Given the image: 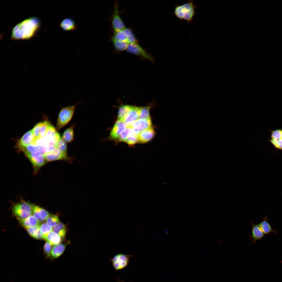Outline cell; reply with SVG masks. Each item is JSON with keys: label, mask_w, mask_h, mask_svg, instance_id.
<instances>
[{"label": "cell", "mask_w": 282, "mask_h": 282, "mask_svg": "<svg viewBox=\"0 0 282 282\" xmlns=\"http://www.w3.org/2000/svg\"><path fill=\"white\" fill-rule=\"evenodd\" d=\"M133 106L122 104L119 107L117 116V120H122L126 115L129 112Z\"/></svg>", "instance_id": "21"}, {"label": "cell", "mask_w": 282, "mask_h": 282, "mask_svg": "<svg viewBox=\"0 0 282 282\" xmlns=\"http://www.w3.org/2000/svg\"><path fill=\"white\" fill-rule=\"evenodd\" d=\"M151 107V105L139 107L138 119H146L150 118L149 112Z\"/></svg>", "instance_id": "27"}, {"label": "cell", "mask_w": 282, "mask_h": 282, "mask_svg": "<svg viewBox=\"0 0 282 282\" xmlns=\"http://www.w3.org/2000/svg\"><path fill=\"white\" fill-rule=\"evenodd\" d=\"M41 122L37 124L32 129L33 134L34 136L35 141L40 137V127Z\"/></svg>", "instance_id": "37"}, {"label": "cell", "mask_w": 282, "mask_h": 282, "mask_svg": "<svg viewBox=\"0 0 282 282\" xmlns=\"http://www.w3.org/2000/svg\"><path fill=\"white\" fill-rule=\"evenodd\" d=\"M155 132L152 127L141 132L138 135V142L144 143L151 140L154 137Z\"/></svg>", "instance_id": "15"}, {"label": "cell", "mask_w": 282, "mask_h": 282, "mask_svg": "<svg viewBox=\"0 0 282 282\" xmlns=\"http://www.w3.org/2000/svg\"><path fill=\"white\" fill-rule=\"evenodd\" d=\"M62 239L58 235L53 232H51L48 235L45 240L51 245H55L60 243Z\"/></svg>", "instance_id": "23"}, {"label": "cell", "mask_w": 282, "mask_h": 282, "mask_svg": "<svg viewBox=\"0 0 282 282\" xmlns=\"http://www.w3.org/2000/svg\"><path fill=\"white\" fill-rule=\"evenodd\" d=\"M138 135L132 134L128 137L124 141L129 146L133 145L137 143L138 142Z\"/></svg>", "instance_id": "36"}, {"label": "cell", "mask_w": 282, "mask_h": 282, "mask_svg": "<svg viewBox=\"0 0 282 282\" xmlns=\"http://www.w3.org/2000/svg\"><path fill=\"white\" fill-rule=\"evenodd\" d=\"M33 204L22 201L13 205V214L19 220L26 219L32 215Z\"/></svg>", "instance_id": "3"}, {"label": "cell", "mask_w": 282, "mask_h": 282, "mask_svg": "<svg viewBox=\"0 0 282 282\" xmlns=\"http://www.w3.org/2000/svg\"><path fill=\"white\" fill-rule=\"evenodd\" d=\"M39 228L40 232L43 236V239L44 240H45L48 235L52 232V229L51 227L45 222L40 225Z\"/></svg>", "instance_id": "31"}, {"label": "cell", "mask_w": 282, "mask_h": 282, "mask_svg": "<svg viewBox=\"0 0 282 282\" xmlns=\"http://www.w3.org/2000/svg\"><path fill=\"white\" fill-rule=\"evenodd\" d=\"M52 245L49 242H46L44 244V250L45 254L48 256L51 252L52 249Z\"/></svg>", "instance_id": "38"}, {"label": "cell", "mask_w": 282, "mask_h": 282, "mask_svg": "<svg viewBox=\"0 0 282 282\" xmlns=\"http://www.w3.org/2000/svg\"><path fill=\"white\" fill-rule=\"evenodd\" d=\"M265 235L259 224H252L251 237L254 242L261 240Z\"/></svg>", "instance_id": "19"}, {"label": "cell", "mask_w": 282, "mask_h": 282, "mask_svg": "<svg viewBox=\"0 0 282 282\" xmlns=\"http://www.w3.org/2000/svg\"><path fill=\"white\" fill-rule=\"evenodd\" d=\"M60 222V220L57 215L51 214L47 219L46 223L52 227Z\"/></svg>", "instance_id": "33"}, {"label": "cell", "mask_w": 282, "mask_h": 282, "mask_svg": "<svg viewBox=\"0 0 282 282\" xmlns=\"http://www.w3.org/2000/svg\"><path fill=\"white\" fill-rule=\"evenodd\" d=\"M197 4L193 1H190L183 4H177L175 7L174 14L180 20H184L188 23L192 22L196 14Z\"/></svg>", "instance_id": "2"}, {"label": "cell", "mask_w": 282, "mask_h": 282, "mask_svg": "<svg viewBox=\"0 0 282 282\" xmlns=\"http://www.w3.org/2000/svg\"><path fill=\"white\" fill-rule=\"evenodd\" d=\"M126 50L130 53L147 60L153 63L154 62L153 57L138 43L129 44Z\"/></svg>", "instance_id": "5"}, {"label": "cell", "mask_w": 282, "mask_h": 282, "mask_svg": "<svg viewBox=\"0 0 282 282\" xmlns=\"http://www.w3.org/2000/svg\"><path fill=\"white\" fill-rule=\"evenodd\" d=\"M113 29L115 32L125 28V25L119 14L117 3L115 2L111 21Z\"/></svg>", "instance_id": "9"}, {"label": "cell", "mask_w": 282, "mask_h": 282, "mask_svg": "<svg viewBox=\"0 0 282 282\" xmlns=\"http://www.w3.org/2000/svg\"><path fill=\"white\" fill-rule=\"evenodd\" d=\"M52 231L63 239L66 235V228L64 224L60 222L53 227Z\"/></svg>", "instance_id": "22"}, {"label": "cell", "mask_w": 282, "mask_h": 282, "mask_svg": "<svg viewBox=\"0 0 282 282\" xmlns=\"http://www.w3.org/2000/svg\"><path fill=\"white\" fill-rule=\"evenodd\" d=\"M267 217H266L263 218V220L259 224L262 230L265 234H269L272 232L276 233V231L272 228L269 224L267 221Z\"/></svg>", "instance_id": "24"}, {"label": "cell", "mask_w": 282, "mask_h": 282, "mask_svg": "<svg viewBox=\"0 0 282 282\" xmlns=\"http://www.w3.org/2000/svg\"><path fill=\"white\" fill-rule=\"evenodd\" d=\"M130 256L120 254L115 255L112 259L113 265L116 269L123 268L127 265Z\"/></svg>", "instance_id": "12"}, {"label": "cell", "mask_w": 282, "mask_h": 282, "mask_svg": "<svg viewBox=\"0 0 282 282\" xmlns=\"http://www.w3.org/2000/svg\"><path fill=\"white\" fill-rule=\"evenodd\" d=\"M39 225L34 227L26 228L25 229L32 237L37 239H43V238L40 231Z\"/></svg>", "instance_id": "26"}, {"label": "cell", "mask_w": 282, "mask_h": 282, "mask_svg": "<svg viewBox=\"0 0 282 282\" xmlns=\"http://www.w3.org/2000/svg\"><path fill=\"white\" fill-rule=\"evenodd\" d=\"M115 49L118 51H122L126 50L129 44L126 42L119 41L111 39Z\"/></svg>", "instance_id": "30"}, {"label": "cell", "mask_w": 282, "mask_h": 282, "mask_svg": "<svg viewBox=\"0 0 282 282\" xmlns=\"http://www.w3.org/2000/svg\"><path fill=\"white\" fill-rule=\"evenodd\" d=\"M127 127L124 121L120 120H117L111 131L108 139L116 141L120 134L126 130Z\"/></svg>", "instance_id": "8"}, {"label": "cell", "mask_w": 282, "mask_h": 282, "mask_svg": "<svg viewBox=\"0 0 282 282\" xmlns=\"http://www.w3.org/2000/svg\"><path fill=\"white\" fill-rule=\"evenodd\" d=\"M139 107L133 106L129 112L123 119L127 126H129L133 122L139 119Z\"/></svg>", "instance_id": "16"}, {"label": "cell", "mask_w": 282, "mask_h": 282, "mask_svg": "<svg viewBox=\"0 0 282 282\" xmlns=\"http://www.w3.org/2000/svg\"><path fill=\"white\" fill-rule=\"evenodd\" d=\"M132 134H133L132 128L128 126L126 130L120 134L116 141L118 142H124L128 137Z\"/></svg>", "instance_id": "32"}, {"label": "cell", "mask_w": 282, "mask_h": 282, "mask_svg": "<svg viewBox=\"0 0 282 282\" xmlns=\"http://www.w3.org/2000/svg\"><path fill=\"white\" fill-rule=\"evenodd\" d=\"M57 132L56 129L53 126L51 125L45 136L44 137L48 145L50 142L54 138Z\"/></svg>", "instance_id": "29"}, {"label": "cell", "mask_w": 282, "mask_h": 282, "mask_svg": "<svg viewBox=\"0 0 282 282\" xmlns=\"http://www.w3.org/2000/svg\"><path fill=\"white\" fill-rule=\"evenodd\" d=\"M269 141L276 148L282 150V130L278 129L272 131Z\"/></svg>", "instance_id": "13"}, {"label": "cell", "mask_w": 282, "mask_h": 282, "mask_svg": "<svg viewBox=\"0 0 282 282\" xmlns=\"http://www.w3.org/2000/svg\"><path fill=\"white\" fill-rule=\"evenodd\" d=\"M32 215L26 219L19 220L21 225L25 228L34 227L40 225L39 222Z\"/></svg>", "instance_id": "18"}, {"label": "cell", "mask_w": 282, "mask_h": 282, "mask_svg": "<svg viewBox=\"0 0 282 282\" xmlns=\"http://www.w3.org/2000/svg\"><path fill=\"white\" fill-rule=\"evenodd\" d=\"M111 39L127 43L126 37L123 30L115 32Z\"/></svg>", "instance_id": "35"}, {"label": "cell", "mask_w": 282, "mask_h": 282, "mask_svg": "<svg viewBox=\"0 0 282 282\" xmlns=\"http://www.w3.org/2000/svg\"><path fill=\"white\" fill-rule=\"evenodd\" d=\"M51 214L45 209L35 205H33L32 215L39 222L45 221Z\"/></svg>", "instance_id": "14"}, {"label": "cell", "mask_w": 282, "mask_h": 282, "mask_svg": "<svg viewBox=\"0 0 282 282\" xmlns=\"http://www.w3.org/2000/svg\"><path fill=\"white\" fill-rule=\"evenodd\" d=\"M60 26L63 30L66 31L73 30H75L76 27L74 21L70 18L64 19L61 22Z\"/></svg>", "instance_id": "20"}, {"label": "cell", "mask_w": 282, "mask_h": 282, "mask_svg": "<svg viewBox=\"0 0 282 282\" xmlns=\"http://www.w3.org/2000/svg\"><path fill=\"white\" fill-rule=\"evenodd\" d=\"M51 125L48 121L46 120L41 122L40 127V137H44L45 136Z\"/></svg>", "instance_id": "34"}, {"label": "cell", "mask_w": 282, "mask_h": 282, "mask_svg": "<svg viewBox=\"0 0 282 282\" xmlns=\"http://www.w3.org/2000/svg\"><path fill=\"white\" fill-rule=\"evenodd\" d=\"M35 138L32 130H29L25 133L19 139L17 144V146L20 150L24 149L34 142Z\"/></svg>", "instance_id": "11"}, {"label": "cell", "mask_w": 282, "mask_h": 282, "mask_svg": "<svg viewBox=\"0 0 282 282\" xmlns=\"http://www.w3.org/2000/svg\"><path fill=\"white\" fill-rule=\"evenodd\" d=\"M123 31L126 37L127 42L129 44L138 43L137 40L130 29L125 28Z\"/></svg>", "instance_id": "28"}, {"label": "cell", "mask_w": 282, "mask_h": 282, "mask_svg": "<svg viewBox=\"0 0 282 282\" xmlns=\"http://www.w3.org/2000/svg\"><path fill=\"white\" fill-rule=\"evenodd\" d=\"M76 104L64 107L58 114L57 122L56 128L58 130L66 126L71 119L76 109Z\"/></svg>", "instance_id": "4"}, {"label": "cell", "mask_w": 282, "mask_h": 282, "mask_svg": "<svg viewBox=\"0 0 282 282\" xmlns=\"http://www.w3.org/2000/svg\"><path fill=\"white\" fill-rule=\"evenodd\" d=\"M24 153L33 165L35 172L46 162L44 155L39 152L36 151Z\"/></svg>", "instance_id": "6"}, {"label": "cell", "mask_w": 282, "mask_h": 282, "mask_svg": "<svg viewBox=\"0 0 282 282\" xmlns=\"http://www.w3.org/2000/svg\"><path fill=\"white\" fill-rule=\"evenodd\" d=\"M74 127L71 126L68 128L63 132L62 139L66 143H70L73 139L74 137Z\"/></svg>", "instance_id": "25"}, {"label": "cell", "mask_w": 282, "mask_h": 282, "mask_svg": "<svg viewBox=\"0 0 282 282\" xmlns=\"http://www.w3.org/2000/svg\"><path fill=\"white\" fill-rule=\"evenodd\" d=\"M44 156L46 161L48 162L59 160L69 161L70 160L67 154L62 152L57 148L54 151L45 154Z\"/></svg>", "instance_id": "10"}, {"label": "cell", "mask_w": 282, "mask_h": 282, "mask_svg": "<svg viewBox=\"0 0 282 282\" xmlns=\"http://www.w3.org/2000/svg\"><path fill=\"white\" fill-rule=\"evenodd\" d=\"M132 128L133 134L138 135L141 132L152 127L150 118L146 119H138L129 126Z\"/></svg>", "instance_id": "7"}, {"label": "cell", "mask_w": 282, "mask_h": 282, "mask_svg": "<svg viewBox=\"0 0 282 282\" xmlns=\"http://www.w3.org/2000/svg\"><path fill=\"white\" fill-rule=\"evenodd\" d=\"M40 25V20L37 17L26 19L13 28L11 38L16 40L29 39L35 35Z\"/></svg>", "instance_id": "1"}, {"label": "cell", "mask_w": 282, "mask_h": 282, "mask_svg": "<svg viewBox=\"0 0 282 282\" xmlns=\"http://www.w3.org/2000/svg\"><path fill=\"white\" fill-rule=\"evenodd\" d=\"M67 244V243H60L55 245L52 249L49 254L46 256V257L48 258H50L52 260L59 257L63 253Z\"/></svg>", "instance_id": "17"}]
</instances>
